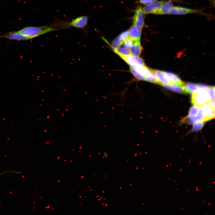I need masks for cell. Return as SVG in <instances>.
<instances>
[{"label": "cell", "mask_w": 215, "mask_h": 215, "mask_svg": "<svg viewBox=\"0 0 215 215\" xmlns=\"http://www.w3.org/2000/svg\"><path fill=\"white\" fill-rule=\"evenodd\" d=\"M144 80L151 83L157 84V81L153 70L150 69L149 73L145 77Z\"/></svg>", "instance_id": "21"}, {"label": "cell", "mask_w": 215, "mask_h": 215, "mask_svg": "<svg viewBox=\"0 0 215 215\" xmlns=\"http://www.w3.org/2000/svg\"><path fill=\"white\" fill-rule=\"evenodd\" d=\"M208 86L203 84H196L187 83L183 86L184 93L192 94L200 89L204 88Z\"/></svg>", "instance_id": "8"}, {"label": "cell", "mask_w": 215, "mask_h": 215, "mask_svg": "<svg viewBox=\"0 0 215 215\" xmlns=\"http://www.w3.org/2000/svg\"><path fill=\"white\" fill-rule=\"evenodd\" d=\"M200 10L182 7L174 6L168 14L185 15L189 13H202Z\"/></svg>", "instance_id": "6"}, {"label": "cell", "mask_w": 215, "mask_h": 215, "mask_svg": "<svg viewBox=\"0 0 215 215\" xmlns=\"http://www.w3.org/2000/svg\"><path fill=\"white\" fill-rule=\"evenodd\" d=\"M0 38H4L11 40L24 41L29 40L27 37L23 35L18 31H13L0 35Z\"/></svg>", "instance_id": "7"}, {"label": "cell", "mask_w": 215, "mask_h": 215, "mask_svg": "<svg viewBox=\"0 0 215 215\" xmlns=\"http://www.w3.org/2000/svg\"><path fill=\"white\" fill-rule=\"evenodd\" d=\"M122 59L130 65H145L144 60L139 56L130 55Z\"/></svg>", "instance_id": "13"}, {"label": "cell", "mask_w": 215, "mask_h": 215, "mask_svg": "<svg viewBox=\"0 0 215 215\" xmlns=\"http://www.w3.org/2000/svg\"><path fill=\"white\" fill-rule=\"evenodd\" d=\"M189 117L188 120V122L194 126L198 123L205 122L204 120L203 116L200 110L199 113L197 116Z\"/></svg>", "instance_id": "19"}, {"label": "cell", "mask_w": 215, "mask_h": 215, "mask_svg": "<svg viewBox=\"0 0 215 215\" xmlns=\"http://www.w3.org/2000/svg\"><path fill=\"white\" fill-rule=\"evenodd\" d=\"M199 108L200 111L203 116L204 119L209 115L213 109H215V108L209 102L201 105L199 107Z\"/></svg>", "instance_id": "16"}, {"label": "cell", "mask_w": 215, "mask_h": 215, "mask_svg": "<svg viewBox=\"0 0 215 215\" xmlns=\"http://www.w3.org/2000/svg\"><path fill=\"white\" fill-rule=\"evenodd\" d=\"M8 172H12L13 173H19V171H7L5 172H3L1 173H0V177L3 174H4Z\"/></svg>", "instance_id": "29"}, {"label": "cell", "mask_w": 215, "mask_h": 215, "mask_svg": "<svg viewBox=\"0 0 215 215\" xmlns=\"http://www.w3.org/2000/svg\"><path fill=\"white\" fill-rule=\"evenodd\" d=\"M163 86L169 90L177 93H184L183 85H164Z\"/></svg>", "instance_id": "20"}, {"label": "cell", "mask_w": 215, "mask_h": 215, "mask_svg": "<svg viewBox=\"0 0 215 215\" xmlns=\"http://www.w3.org/2000/svg\"><path fill=\"white\" fill-rule=\"evenodd\" d=\"M88 20L87 16H83L78 17L70 22L59 20L52 26L60 29L71 27L83 28L87 26Z\"/></svg>", "instance_id": "2"}, {"label": "cell", "mask_w": 215, "mask_h": 215, "mask_svg": "<svg viewBox=\"0 0 215 215\" xmlns=\"http://www.w3.org/2000/svg\"><path fill=\"white\" fill-rule=\"evenodd\" d=\"M142 29L133 24L128 32V38L134 41L140 40Z\"/></svg>", "instance_id": "9"}, {"label": "cell", "mask_w": 215, "mask_h": 215, "mask_svg": "<svg viewBox=\"0 0 215 215\" xmlns=\"http://www.w3.org/2000/svg\"><path fill=\"white\" fill-rule=\"evenodd\" d=\"M130 67L144 76L149 73L150 69L145 65H130Z\"/></svg>", "instance_id": "17"}, {"label": "cell", "mask_w": 215, "mask_h": 215, "mask_svg": "<svg viewBox=\"0 0 215 215\" xmlns=\"http://www.w3.org/2000/svg\"><path fill=\"white\" fill-rule=\"evenodd\" d=\"M208 88L209 93L211 95V99H214L215 87L214 86H208Z\"/></svg>", "instance_id": "25"}, {"label": "cell", "mask_w": 215, "mask_h": 215, "mask_svg": "<svg viewBox=\"0 0 215 215\" xmlns=\"http://www.w3.org/2000/svg\"><path fill=\"white\" fill-rule=\"evenodd\" d=\"M144 14L142 8L138 7L135 10L133 19V24L142 29L145 24Z\"/></svg>", "instance_id": "5"}, {"label": "cell", "mask_w": 215, "mask_h": 215, "mask_svg": "<svg viewBox=\"0 0 215 215\" xmlns=\"http://www.w3.org/2000/svg\"><path fill=\"white\" fill-rule=\"evenodd\" d=\"M157 79L158 84L162 86L166 85H170V82L165 75L164 72L157 70H153Z\"/></svg>", "instance_id": "11"}, {"label": "cell", "mask_w": 215, "mask_h": 215, "mask_svg": "<svg viewBox=\"0 0 215 215\" xmlns=\"http://www.w3.org/2000/svg\"><path fill=\"white\" fill-rule=\"evenodd\" d=\"M134 42L130 49L131 54L133 55L139 56L143 49L141 45L140 41L138 40Z\"/></svg>", "instance_id": "15"}, {"label": "cell", "mask_w": 215, "mask_h": 215, "mask_svg": "<svg viewBox=\"0 0 215 215\" xmlns=\"http://www.w3.org/2000/svg\"><path fill=\"white\" fill-rule=\"evenodd\" d=\"M140 2L145 5H148L152 2L151 0H139Z\"/></svg>", "instance_id": "28"}, {"label": "cell", "mask_w": 215, "mask_h": 215, "mask_svg": "<svg viewBox=\"0 0 215 215\" xmlns=\"http://www.w3.org/2000/svg\"><path fill=\"white\" fill-rule=\"evenodd\" d=\"M165 1H156L145 5L142 8L145 14L158 15L160 8Z\"/></svg>", "instance_id": "4"}, {"label": "cell", "mask_w": 215, "mask_h": 215, "mask_svg": "<svg viewBox=\"0 0 215 215\" xmlns=\"http://www.w3.org/2000/svg\"><path fill=\"white\" fill-rule=\"evenodd\" d=\"M128 37V30L123 31L112 42L111 46L113 50L119 47L124 41Z\"/></svg>", "instance_id": "10"}, {"label": "cell", "mask_w": 215, "mask_h": 215, "mask_svg": "<svg viewBox=\"0 0 215 215\" xmlns=\"http://www.w3.org/2000/svg\"><path fill=\"white\" fill-rule=\"evenodd\" d=\"M134 42L128 37L124 41L122 44L125 48H130L133 45Z\"/></svg>", "instance_id": "24"}, {"label": "cell", "mask_w": 215, "mask_h": 215, "mask_svg": "<svg viewBox=\"0 0 215 215\" xmlns=\"http://www.w3.org/2000/svg\"><path fill=\"white\" fill-rule=\"evenodd\" d=\"M103 155L104 156L105 158H108V155L107 153L106 152H105L104 153Z\"/></svg>", "instance_id": "30"}, {"label": "cell", "mask_w": 215, "mask_h": 215, "mask_svg": "<svg viewBox=\"0 0 215 215\" xmlns=\"http://www.w3.org/2000/svg\"><path fill=\"white\" fill-rule=\"evenodd\" d=\"M130 70L131 73L137 79L140 80H144L145 76L140 74L130 67Z\"/></svg>", "instance_id": "23"}, {"label": "cell", "mask_w": 215, "mask_h": 215, "mask_svg": "<svg viewBox=\"0 0 215 215\" xmlns=\"http://www.w3.org/2000/svg\"><path fill=\"white\" fill-rule=\"evenodd\" d=\"M59 29L60 28L53 27L52 26H28L18 31L30 40Z\"/></svg>", "instance_id": "1"}, {"label": "cell", "mask_w": 215, "mask_h": 215, "mask_svg": "<svg viewBox=\"0 0 215 215\" xmlns=\"http://www.w3.org/2000/svg\"><path fill=\"white\" fill-rule=\"evenodd\" d=\"M114 51L122 59L131 54L130 50L125 47H119L114 49Z\"/></svg>", "instance_id": "18"}, {"label": "cell", "mask_w": 215, "mask_h": 215, "mask_svg": "<svg viewBox=\"0 0 215 215\" xmlns=\"http://www.w3.org/2000/svg\"><path fill=\"white\" fill-rule=\"evenodd\" d=\"M208 87L199 90L192 94L191 101L194 105L200 107L209 103L212 99Z\"/></svg>", "instance_id": "3"}, {"label": "cell", "mask_w": 215, "mask_h": 215, "mask_svg": "<svg viewBox=\"0 0 215 215\" xmlns=\"http://www.w3.org/2000/svg\"><path fill=\"white\" fill-rule=\"evenodd\" d=\"M158 0H151L152 2L157 1Z\"/></svg>", "instance_id": "31"}, {"label": "cell", "mask_w": 215, "mask_h": 215, "mask_svg": "<svg viewBox=\"0 0 215 215\" xmlns=\"http://www.w3.org/2000/svg\"><path fill=\"white\" fill-rule=\"evenodd\" d=\"M174 6H175L171 1H165L160 8L158 15L168 14Z\"/></svg>", "instance_id": "14"}, {"label": "cell", "mask_w": 215, "mask_h": 215, "mask_svg": "<svg viewBox=\"0 0 215 215\" xmlns=\"http://www.w3.org/2000/svg\"><path fill=\"white\" fill-rule=\"evenodd\" d=\"M204 125V122L198 123L194 126L193 130L194 131H196L201 129Z\"/></svg>", "instance_id": "27"}, {"label": "cell", "mask_w": 215, "mask_h": 215, "mask_svg": "<svg viewBox=\"0 0 215 215\" xmlns=\"http://www.w3.org/2000/svg\"></svg>", "instance_id": "32"}, {"label": "cell", "mask_w": 215, "mask_h": 215, "mask_svg": "<svg viewBox=\"0 0 215 215\" xmlns=\"http://www.w3.org/2000/svg\"><path fill=\"white\" fill-rule=\"evenodd\" d=\"M200 111L199 107L194 105L190 108L188 114L189 117H194L197 116Z\"/></svg>", "instance_id": "22"}, {"label": "cell", "mask_w": 215, "mask_h": 215, "mask_svg": "<svg viewBox=\"0 0 215 215\" xmlns=\"http://www.w3.org/2000/svg\"><path fill=\"white\" fill-rule=\"evenodd\" d=\"M215 117V109H213L209 115L204 119V121H207L214 118Z\"/></svg>", "instance_id": "26"}, {"label": "cell", "mask_w": 215, "mask_h": 215, "mask_svg": "<svg viewBox=\"0 0 215 215\" xmlns=\"http://www.w3.org/2000/svg\"><path fill=\"white\" fill-rule=\"evenodd\" d=\"M164 72L169 80L170 85H183L184 84L183 82L176 74L170 72Z\"/></svg>", "instance_id": "12"}]
</instances>
